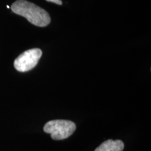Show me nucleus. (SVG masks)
Returning <instances> with one entry per match:
<instances>
[{"label": "nucleus", "mask_w": 151, "mask_h": 151, "mask_svg": "<svg viewBox=\"0 0 151 151\" xmlns=\"http://www.w3.org/2000/svg\"><path fill=\"white\" fill-rule=\"evenodd\" d=\"M76 129L74 122L70 120H55L46 122L43 127L46 133L50 134L54 140H62L73 134Z\"/></svg>", "instance_id": "2"}, {"label": "nucleus", "mask_w": 151, "mask_h": 151, "mask_svg": "<svg viewBox=\"0 0 151 151\" xmlns=\"http://www.w3.org/2000/svg\"><path fill=\"white\" fill-rule=\"evenodd\" d=\"M11 9L15 14L24 17L37 27H46L50 22V17L46 11L26 0H16Z\"/></svg>", "instance_id": "1"}, {"label": "nucleus", "mask_w": 151, "mask_h": 151, "mask_svg": "<svg viewBox=\"0 0 151 151\" xmlns=\"http://www.w3.org/2000/svg\"><path fill=\"white\" fill-rule=\"evenodd\" d=\"M47 1H50V2H53L55 4H57L58 5H62V2L61 0H46Z\"/></svg>", "instance_id": "5"}, {"label": "nucleus", "mask_w": 151, "mask_h": 151, "mask_svg": "<svg viewBox=\"0 0 151 151\" xmlns=\"http://www.w3.org/2000/svg\"><path fill=\"white\" fill-rule=\"evenodd\" d=\"M42 55L39 48H32L20 54L14 61V67L20 72H26L35 68Z\"/></svg>", "instance_id": "3"}, {"label": "nucleus", "mask_w": 151, "mask_h": 151, "mask_svg": "<svg viewBox=\"0 0 151 151\" xmlns=\"http://www.w3.org/2000/svg\"><path fill=\"white\" fill-rule=\"evenodd\" d=\"M124 143L120 140H107L101 143L94 151H122Z\"/></svg>", "instance_id": "4"}]
</instances>
